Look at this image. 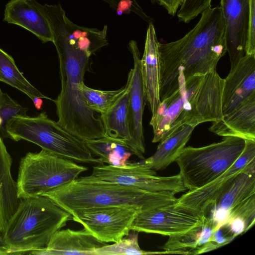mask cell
<instances>
[{"instance_id": "1", "label": "cell", "mask_w": 255, "mask_h": 255, "mask_svg": "<svg viewBox=\"0 0 255 255\" xmlns=\"http://www.w3.org/2000/svg\"><path fill=\"white\" fill-rule=\"evenodd\" d=\"M42 13L49 24L59 61L61 89L54 101L57 123L83 140L101 138L106 134L100 116L87 106L81 91L91 54L67 37L64 25L66 13L61 4L47 6Z\"/></svg>"}, {"instance_id": "2", "label": "cell", "mask_w": 255, "mask_h": 255, "mask_svg": "<svg viewBox=\"0 0 255 255\" xmlns=\"http://www.w3.org/2000/svg\"><path fill=\"white\" fill-rule=\"evenodd\" d=\"M161 64L160 101L178 88L179 71L185 79L215 69L227 52L226 26L220 7L201 13L196 25L183 37L159 44Z\"/></svg>"}, {"instance_id": "3", "label": "cell", "mask_w": 255, "mask_h": 255, "mask_svg": "<svg viewBox=\"0 0 255 255\" xmlns=\"http://www.w3.org/2000/svg\"><path fill=\"white\" fill-rule=\"evenodd\" d=\"M178 88L161 101L149 124L153 131L152 142H160L183 125L196 127L221 119L224 79L216 69L203 75L185 79L179 71Z\"/></svg>"}, {"instance_id": "4", "label": "cell", "mask_w": 255, "mask_h": 255, "mask_svg": "<svg viewBox=\"0 0 255 255\" xmlns=\"http://www.w3.org/2000/svg\"><path fill=\"white\" fill-rule=\"evenodd\" d=\"M42 195L71 215L82 210L109 206H131L142 211L178 201L174 195L147 192L91 175L77 178Z\"/></svg>"}, {"instance_id": "5", "label": "cell", "mask_w": 255, "mask_h": 255, "mask_svg": "<svg viewBox=\"0 0 255 255\" xmlns=\"http://www.w3.org/2000/svg\"><path fill=\"white\" fill-rule=\"evenodd\" d=\"M72 218L45 196L20 199L6 228L0 255L30 254L45 248Z\"/></svg>"}, {"instance_id": "6", "label": "cell", "mask_w": 255, "mask_h": 255, "mask_svg": "<svg viewBox=\"0 0 255 255\" xmlns=\"http://www.w3.org/2000/svg\"><path fill=\"white\" fill-rule=\"evenodd\" d=\"M5 137L14 141L25 140L65 158L78 162L103 164L94 158L84 140L49 119L45 112L36 117L18 116L5 125Z\"/></svg>"}, {"instance_id": "7", "label": "cell", "mask_w": 255, "mask_h": 255, "mask_svg": "<svg viewBox=\"0 0 255 255\" xmlns=\"http://www.w3.org/2000/svg\"><path fill=\"white\" fill-rule=\"evenodd\" d=\"M245 146L244 139L228 136L205 146L185 147L175 161L186 189L200 188L218 177L235 162Z\"/></svg>"}, {"instance_id": "8", "label": "cell", "mask_w": 255, "mask_h": 255, "mask_svg": "<svg viewBox=\"0 0 255 255\" xmlns=\"http://www.w3.org/2000/svg\"><path fill=\"white\" fill-rule=\"evenodd\" d=\"M88 168L41 149L20 159L16 182L17 196L28 198L50 191L77 178Z\"/></svg>"}, {"instance_id": "9", "label": "cell", "mask_w": 255, "mask_h": 255, "mask_svg": "<svg viewBox=\"0 0 255 255\" xmlns=\"http://www.w3.org/2000/svg\"><path fill=\"white\" fill-rule=\"evenodd\" d=\"M91 176L104 181L135 188L143 191L174 195L187 190L180 175L159 176L144 161L114 166L98 164Z\"/></svg>"}, {"instance_id": "10", "label": "cell", "mask_w": 255, "mask_h": 255, "mask_svg": "<svg viewBox=\"0 0 255 255\" xmlns=\"http://www.w3.org/2000/svg\"><path fill=\"white\" fill-rule=\"evenodd\" d=\"M206 217L204 212L176 202L139 212L130 230L174 236L202 225Z\"/></svg>"}, {"instance_id": "11", "label": "cell", "mask_w": 255, "mask_h": 255, "mask_svg": "<svg viewBox=\"0 0 255 255\" xmlns=\"http://www.w3.org/2000/svg\"><path fill=\"white\" fill-rule=\"evenodd\" d=\"M140 211L131 206L99 207L78 211L72 215V220L81 224L99 241L115 243L129 234Z\"/></svg>"}, {"instance_id": "12", "label": "cell", "mask_w": 255, "mask_h": 255, "mask_svg": "<svg viewBox=\"0 0 255 255\" xmlns=\"http://www.w3.org/2000/svg\"><path fill=\"white\" fill-rule=\"evenodd\" d=\"M245 146L235 162L223 174L207 185L189 191L177 202L205 213L232 184L239 173L255 167V140L245 139Z\"/></svg>"}, {"instance_id": "13", "label": "cell", "mask_w": 255, "mask_h": 255, "mask_svg": "<svg viewBox=\"0 0 255 255\" xmlns=\"http://www.w3.org/2000/svg\"><path fill=\"white\" fill-rule=\"evenodd\" d=\"M128 49L133 60V67L128 74L130 78L128 110L131 136L128 147L133 154L144 159L145 147L142 117L146 98L140 72V53L137 42L133 40L129 42Z\"/></svg>"}, {"instance_id": "14", "label": "cell", "mask_w": 255, "mask_h": 255, "mask_svg": "<svg viewBox=\"0 0 255 255\" xmlns=\"http://www.w3.org/2000/svg\"><path fill=\"white\" fill-rule=\"evenodd\" d=\"M220 7L225 23L227 52L232 68L245 55L249 0H221Z\"/></svg>"}, {"instance_id": "15", "label": "cell", "mask_w": 255, "mask_h": 255, "mask_svg": "<svg viewBox=\"0 0 255 255\" xmlns=\"http://www.w3.org/2000/svg\"><path fill=\"white\" fill-rule=\"evenodd\" d=\"M255 95V55H246L224 79L222 94L223 115L230 113Z\"/></svg>"}, {"instance_id": "16", "label": "cell", "mask_w": 255, "mask_h": 255, "mask_svg": "<svg viewBox=\"0 0 255 255\" xmlns=\"http://www.w3.org/2000/svg\"><path fill=\"white\" fill-rule=\"evenodd\" d=\"M158 41L152 23L148 24L144 52L140 59V72L145 98L152 116L160 104L161 64Z\"/></svg>"}, {"instance_id": "17", "label": "cell", "mask_w": 255, "mask_h": 255, "mask_svg": "<svg viewBox=\"0 0 255 255\" xmlns=\"http://www.w3.org/2000/svg\"><path fill=\"white\" fill-rule=\"evenodd\" d=\"M108 243L101 242L87 230H60L52 237L46 247L34 251V255H94L95 251Z\"/></svg>"}, {"instance_id": "18", "label": "cell", "mask_w": 255, "mask_h": 255, "mask_svg": "<svg viewBox=\"0 0 255 255\" xmlns=\"http://www.w3.org/2000/svg\"><path fill=\"white\" fill-rule=\"evenodd\" d=\"M209 130L222 136H237L255 140V95L234 110L212 122Z\"/></svg>"}, {"instance_id": "19", "label": "cell", "mask_w": 255, "mask_h": 255, "mask_svg": "<svg viewBox=\"0 0 255 255\" xmlns=\"http://www.w3.org/2000/svg\"><path fill=\"white\" fill-rule=\"evenodd\" d=\"M3 21L27 29L43 43L53 42L47 19L30 1L10 0L5 5Z\"/></svg>"}, {"instance_id": "20", "label": "cell", "mask_w": 255, "mask_h": 255, "mask_svg": "<svg viewBox=\"0 0 255 255\" xmlns=\"http://www.w3.org/2000/svg\"><path fill=\"white\" fill-rule=\"evenodd\" d=\"M12 163V157L0 135V246L20 201L17 196L16 182L11 172Z\"/></svg>"}, {"instance_id": "21", "label": "cell", "mask_w": 255, "mask_h": 255, "mask_svg": "<svg viewBox=\"0 0 255 255\" xmlns=\"http://www.w3.org/2000/svg\"><path fill=\"white\" fill-rule=\"evenodd\" d=\"M129 88L130 85L104 113L100 114L106 135L124 141L128 146L131 139L129 124Z\"/></svg>"}, {"instance_id": "22", "label": "cell", "mask_w": 255, "mask_h": 255, "mask_svg": "<svg viewBox=\"0 0 255 255\" xmlns=\"http://www.w3.org/2000/svg\"><path fill=\"white\" fill-rule=\"evenodd\" d=\"M195 127L183 125L160 141L155 152L144 161L153 170L165 168L182 153Z\"/></svg>"}, {"instance_id": "23", "label": "cell", "mask_w": 255, "mask_h": 255, "mask_svg": "<svg viewBox=\"0 0 255 255\" xmlns=\"http://www.w3.org/2000/svg\"><path fill=\"white\" fill-rule=\"evenodd\" d=\"M215 231L212 218L206 216L202 225L184 234L169 237L161 248L166 254L194 255L198 249L209 241Z\"/></svg>"}, {"instance_id": "24", "label": "cell", "mask_w": 255, "mask_h": 255, "mask_svg": "<svg viewBox=\"0 0 255 255\" xmlns=\"http://www.w3.org/2000/svg\"><path fill=\"white\" fill-rule=\"evenodd\" d=\"M92 153L98 156L102 162L114 166H122L128 162L133 154L129 147L124 141L107 135L84 140Z\"/></svg>"}, {"instance_id": "25", "label": "cell", "mask_w": 255, "mask_h": 255, "mask_svg": "<svg viewBox=\"0 0 255 255\" xmlns=\"http://www.w3.org/2000/svg\"><path fill=\"white\" fill-rule=\"evenodd\" d=\"M254 195H255V167L239 173L232 184L211 206L230 211Z\"/></svg>"}, {"instance_id": "26", "label": "cell", "mask_w": 255, "mask_h": 255, "mask_svg": "<svg viewBox=\"0 0 255 255\" xmlns=\"http://www.w3.org/2000/svg\"><path fill=\"white\" fill-rule=\"evenodd\" d=\"M64 24L68 38L91 55L108 44L107 25L102 30L81 26L71 21L66 15L64 17Z\"/></svg>"}, {"instance_id": "27", "label": "cell", "mask_w": 255, "mask_h": 255, "mask_svg": "<svg viewBox=\"0 0 255 255\" xmlns=\"http://www.w3.org/2000/svg\"><path fill=\"white\" fill-rule=\"evenodd\" d=\"M0 81L21 91L31 100L39 97L54 101L42 94L31 85L19 71L13 58L0 47Z\"/></svg>"}, {"instance_id": "28", "label": "cell", "mask_w": 255, "mask_h": 255, "mask_svg": "<svg viewBox=\"0 0 255 255\" xmlns=\"http://www.w3.org/2000/svg\"><path fill=\"white\" fill-rule=\"evenodd\" d=\"M130 83L129 75L126 84L116 90L103 91L90 88L83 84L82 93L87 106L95 112L104 113L127 90Z\"/></svg>"}, {"instance_id": "29", "label": "cell", "mask_w": 255, "mask_h": 255, "mask_svg": "<svg viewBox=\"0 0 255 255\" xmlns=\"http://www.w3.org/2000/svg\"><path fill=\"white\" fill-rule=\"evenodd\" d=\"M138 232L133 231L127 236L112 245L108 244L96 249L94 255H142L161 254L159 252H145L139 246Z\"/></svg>"}, {"instance_id": "30", "label": "cell", "mask_w": 255, "mask_h": 255, "mask_svg": "<svg viewBox=\"0 0 255 255\" xmlns=\"http://www.w3.org/2000/svg\"><path fill=\"white\" fill-rule=\"evenodd\" d=\"M28 108L22 107L11 98L6 93L2 92L0 97V117L2 123L0 128V135L5 137V125L12 118L27 116Z\"/></svg>"}, {"instance_id": "31", "label": "cell", "mask_w": 255, "mask_h": 255, "mask_svg": "<svg viewBox=\"0 0 255 255\" xmlns=\"http://www.w3.org/2000/svg\"><path fill=\"white\" fill-rule=\"evenodd\" d=\"M212 0H183L177 12V16L180 22L189 23L211 7Z\"/></svg>"}, {"instance_id": "32", "label": "cell", "mask_w": 255, "mask_h": 255, "mask_svg": "<svg viewBox=\"0 0 255 255\" xmlns=\"http://www.w3.org/2000/svg\"><path fill=\"white\" fill-rule=\"evenodd\" d=\"M233 217H239L244 220L246 232L252 228L255 222V195L230 211L229 219Z\"/></svg>"}, {"instance_id": "33", "label": "cell", "mask_w": 255, "mask_h": 255, "mask_svg": "<svg viewBox=\"0 0 255 255\" xmlns=\"http://www.w3.org/2000/svg\"><path fill=\"white\" fill-rule=\"evenodd\" d=\"M249 12L245 54L255 55V0H249Z\"/></svg>"}, {"instance_id": "34", "label": "cell", "mask_w": 255, "mask_h": 255, "mask_svg": "<svg viewBox=\"0 0 255 255\" xmlns=\"http://www.w3.org/2000/svg\"><path fill=\"white\" fill-rule=\"evenodd\" d=\"M153 3H157L165 8L168 13L174 16L177 13L178 8L182 4L183 0H151Z\"/></svg>"}, {"instance_id": "35", "label": "cell", "mask_w": 255, "mask_h": 255, "mask_svg": "<svg viewBox=\"0 0 255 255\" xmlns=\"http://www.w3.org/2000/svg\"><path fill=\"white\" fill-rule=\"evenodd\" d=\"M232 241L227 237L223 229L221 227L212 234L209 242H212L222 247Z\"/></svg>"}, {"instance_id": "36", "label": "cell", "mask_w": 255, "mask_h": 255, "mask_svg": "<svg viewBox=\"0 0 255 255\" xmlns=\"http://www.w3.org/2000/svg\"><path fill=\"white\" fill-rule=\"evenodd\" d=\"M221 247L219 245L212 242H208L201 248L198 249L194 253V255H198L202 253H204L214 250L216 249Z\"/></svg>"}, {"instance_id": "37", "label": "cell", "mask_w": 255, "mask_h": 255, "mask_svg": "<svg viewBox=\"0 0 255 255\" xmlns=\"http://www.w3.org/2000/svg\"><path fill=\"white\" fill-rule=\"evenodd\" d=\"M33 103L35 108L37 110H40L42 109V106L43 105V100L42 98L39 97H35L32 100Z\"/></svg>"}, {"instance_id": "38", "label": "cell", "mask_w": 255, "mask_h": 255, "mask_svg": "<svg viewBox=\"0 0 255 255\" xmlns=\"http://www.w3.org/2000/svg\"><path fill=\"white\" fill-rule=\"evenodd\" d=\"M2 123V119L1 118V117H0V128L1 127Z\"/></svg>"}, {"instance_id": "39", "label": "cell", "mask_w": 255, "mask_h": 255, "mask_svg": "<svg viewBox=\"0 0 255 255\" xmlns=\"http://www.w3.org/2000/svg\"><path fill=\"white\" fill-rule=\"evenodd\" d=\"M1 93H2V91H1V89H0V97Z\"/></svg>"}, {"instance_id": "40", "label": "cell", "mask_w": 255, "mask_h": 255, "mask_svg": "<svg viewBox=\"0 0 255 255\" xmlns=\"http://www.w3.org/2000/svg\"><path fill=\"white\" fill-rule=\"evenodd\" d=\"M26 0L27 1H31V0Z\"/></svg>"}]
</instances>
